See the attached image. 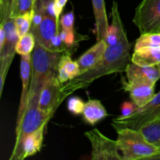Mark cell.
Masks as SVG:
<instances>
[{"instance_id": "d4e9b609", "label": "cell", "mask_w": 160, "mask_h": 160, "mask_svg": "<svg viewBox=\"0 0 160 160\" xmlns=\"http://www.w3.org/2000/svg\"><path fill=\"white\" fill-rule=\"evenodd\" d=\"M15 0H0V24L11 18Z\"/></svg>"}, {"instance_id": "e0dca14e", "label": "cell", "mask_w": 160, "mask_h": 160, "mask_svg": "<svg viewBox=\"0 0 160 160\" xmlns=\"http://www.w3.org/2000/svg\"><path fill=\"white\" fill-rule=\"evenodd\" d=\"M80 75V68L77 61L72 60L70 53H63L58 64L57 77L62 84Z\"/></svg>"}, {"instance_id": "f546056e", "label": "cell", "mask_w": 160, "mask_h": 160, "mask_svg": "<svg viewBox=\"0 0 160 160\" xmlns=\"http://www.w3.org/2000/svg\"><path fill=\"white\" fill-rule=\"evenodd\" d=\"M137 106L131 102H125L121 107V115L120 117H128L135 111Z\"/></svg>"}, {"instance_id": "6da1fadb", "label": "cell", "mask_w": 160, "mask_h": 160, "mask_svg": "<svg viewBox=\"0 0 160 160\" xmlns=\"http://www.w3.org/2000/svg\"><path fill=\"white\" fill-rule=\"evenodd\" d=\"M131 45L126 31L123 29L118 42L113 45H107L102 59L94 68L62 84V93L68 97L79 89L88 88L94 81L102 77L126 71L128 66L132 62Z\"/></svg>"}, {"instance_id": "ffe728a7", "label": "cell", "mask_w": 160, "mask_h": 160, "mask_svg": "<svg viewBox=\"0 0 160 160\" xmlns=\"http://www.w3.org/2000/svg\"><path fill=\"white\" fill-rule=\"evenodd\" d=\"M141 132L148 142L160 148V117L144 127Z\"/></svg>"}, {"instance_id": "2e32d148", "label": "cell", "mask_w": 160, "mask_h": 160, "mask_svg": "<svg viewBox=\"0 0 160 160\" xmlns=\"http://www.w3.org/2000/svg\"><path fill=\"white\" fill-rule=\"evenodd\" d=\"M94 17L95 20V31L97 40L106 39L109 33V23L106 14L105 0H92Z\"/></svg>"}, {"instance_id": "277c9868", "label": "cell", "mask_w": 160, "mask_h": 160, "mask_svg": "<svg viewBox=\"0 0 160 160\" xmlns=\"http://www.w3.org/2000/svg\"><path fill=\"white\" fill-rule=\"evenodd\" d=\"M39 97H28L23 115L16 128V142L9 159L13 160L18 153L23 139L43 124L48 123L54 112H47L38 107Z\"/></svg>"}, {"instance_id": "4316f807", "label": "cell", "mask_w": 160, "mask_h": 160, "mask_svg": "<svg viewBox=\"0 0 160 160\" xmlns=\"http://www.w3.org/2000/svg\"><path fill=\"white\" fill-rule=\"evenodd\" d=\"M68 48L69 47L62 40L59 33L56 34L52 40L50 50L53 52H65Z\"/></svg>"}, {"instance_id": "ac0fdd59", "label": "cell", "mask_w": 160, "mask_h": 160, "mask_svg": "<svg viewBox=\"0 0 160 160\" xmlns=\"http://www.w3.org/2000/svg\"><path fill=\"white\" fill-rule=\"evenodd\" d=\"M82 114L85 121L91 125H95L108 115L101 102L97 99H89L85 102Z\"/></svg>"}, {"instance_id": "5bb4252c", "label": "cell", "mask_w": 160, "mask_h": 160, "mask_svg": "<svg viewBox=\"0 0 160 160\" xmlns=\"http://www.w3.org/2000/svg\"><path fill=\"white\" fill-rule=\"evenodd\" d=\"M125 73L128 82L146 81L156 84L160 79V70L157 65L140 66L131 62Z\"/></svg>"}, {"instance_id": "8992f818", "label": "cell", "mask_w": 160, "mask_h": 160, "mask_svg": "<svg viewBox=\"0 0 160 160\" xmlns=\"http://www.w3.org/2000/svg\"><path fill=\"white\" fill-rule=\"evenodd\" d=\"M5 31V41L2 46H0V96L3 92L5 81L8 71L17 52V44L19 37L14 17L8 19L1 23Z\"/></svg>"}, {"instance_id": "7402d4cb", "label": "cell", "mask_w": 160, "mask_h": 160, "mask_svg": "<svg viewBox=\"0 0 160 160\" xmlns=\"http://www.w3.org/2000/svg\"><path fill=\"white\" fill-rule=\"evenodd\" d=\"M35 45L36 42L34 35L29 31L19 38L17 44V53L20 56L31 54Z\"/></svg>"}, {"instance_id": "30bf717a", "label": "cell", "mask_w": 160, "mask_h": 160, "mask_svg": "<svg viewBox=\"0 0 160 160\" xmlns=\"http://www.w3.org/2000/svg\"><path fill=\"white\" fill-rule=\"evenodd\" d=\"M62 84L59 81L57 74L53 77L41 92L38 107L47 112H54L67 97L62 92Z\"/></svg>"}, {"instance_id": "cb8c5ba5", "label": "cell", "mask_w": 160, "mask_h": 160, "mask_svg": "<svg viewBox=\"0 0 160 160\" xmlns=\"http://www.w3.org/2000/svg\"><path fill=\"white\" fill-rule=\"evenodd\" d=\"M33 17H34V13H28L14 17L19 37H21L29 32L31 24H32Z\"/></svg>"}, {"instance_id": "52a82bcc", "label": "cell", "mask_w": 160, "mask_h": 160, "mask_svg": "<svg viewBox=\"0 0 160 160\" xmlns=\"http://www.w3.org/2000/svg\"><path fill=\"white\" fill-rule=\"evenodd\" d=\"M133 22L141 34L160 32V0H142L136 8Z\"/></svg>"}, {"instance_id": "d6986e66", "label": "cell", "mask_w": 160, "mask_h": 160, "mask_svg": "<svg viewBox=\"0 0 160 160\" xmlns=\"http://www.w3.org/2000/svg\"><path fill=\"white\" fill-rule=\"evenodd\" d=\"M59 23L62 29L59 30V34L64 43L68 47L72 46L75 42L74 32V12L70 11V12L64 14L59 20Z\"/></svg>"}, {"instance_id": "603a6c76", "label": "cell", "mask_w": 160, "mask_h": 160, "mask_svg": "<svg viewBox=\"0 0 160 160\" xmlns=\"http://www.w3.org/2000/svg\"><path fill=\"white\" fill-rule=\"evenodd\" d=\"M34 3L35 0H15L11 17H17L28 13H34Z\"/></svg>"}, {"instance_id": "3957f363", "label": "cell", "mask_w": 160, "mask_h": 160, "mask_svg": "<svg viewBox=\"0 0 160 160\" xmlns=\"http://www.w3.org/2000/svg\"><path fill=\"white\" fill-rule=\"evenodd\" d=\"M117 132V145L123 160L160 159V148L148 142L141 131L125 128Z\"/></svg>"}, {"instance_id": "f1b7e54d", "label": "cell", "mask_w": 160, "mask_h": 160, "mask_svg": "<svg viewBox=\"0 0 160 160\" xmlns=\"http://www.w3.org/2000/svg\"><path fill=\"white\" fill-rule=\"evenodd\" d=\"M67 1L68 0H53L52 12L58 20H59V17L67 3Z\"/></svg>"}, {"instance_id": "ba28073f", "label": "cell", "mask_w": 160, "mask_h": 160, "mask_svg": "<svg viewBox=\"0 0 160 160\" xmlns=\"http://www.w3.org/2000/svg\"><path fill=\"white\" fill-rule=\"evenodd\" d=\"M84 136L92 145V160H123L117 140L109 138L96 128L85 132Z\"/></svg>"}, {"instance_id": "9a60e30c", "label": "cell", "mask_w": 160, "mask_h": 160, "mask_svg": "<svg viewBox=\"0 0 160 160\" xmlns=\"http://www.w3.org/2000/svg\"><path fill=\"white\" fill-rule=\"evenodd\" d=\"M106 48L107 43L104 39H102L98 41L96 44L86 51L77 60L79 65L80 74H82L94 68L102 59Z\"/></svg>"}, {"instance_id": "7a4b0ae2", "label": "cell", "mask_w": 160, "mask_h": 160, "mask_svg": "<svg viewBox=\"0 0 160 160\" xmlns=\"http://www.w3.org/2000/svg\"><path fill=\"white\" fill-rule=\"evenodd\" d=\"M64 52H58L36 44L31 53V78L28 97H40L47 83L57 74L58 64Z\"/></svg>"}, {"instance_id": "7c38bea8", "label": "cell", "mask_w": 160, "mask_h": 160, "mask_svg": "<svg viewBox=\"0 0 160 160\" xmlns=\"http://www.w3.org/2000/svg\"><path fill=\"white\" fill-rule=\"evenodd\" d=\"M20 77L22 81V92L17 113V125L20 123L28 102L31 78V54L20 57Z\"/></svg>"}, {"instance_id": "83f0119b", "label": "cell", "mask_w": 160, "mask_h": 160, "mask_svg": "<svg viewBox=\"0 0 160 160\" xmlns=\"http://www.w3.org/2000/svg\"><path fill=\"white\" fill-rule=\"evenodd\" d=\"M53 0H35L34 13L43 14L52 5Z\"/></svg>"}, {"instance_id": "5b68a950", "label": "cell", "mask_w": 160, "mask_h": 160, "mask_svg": "<svg viewBox=\"0 0 160 160\" xmlns=\"http://www.w3.org/2000/svg\"><path fill=\"white\" fill-rule=\"evenodd\" d=\"M160 117V92L156 94L152 99L128 117H118L112 120V126L116 131L121 129L141 131L144 127Z\"/></svg>"}, {"instance_id": "4dcf8cb0", "label": "cell", "mask_w": 160, "mask_h": 160, "mask_svg": "<svg viewBox=\"0 0 160 160\" xmlns=\"http://www.w3.org/2000/svg\"><path fill=\"white\" fill-rule=\"evenodd\" d=\"M158 67H159V70H160V63H159V64H158Z\"/></svg>"}, {"instance_id": "8fae6325", "label": "cell", "mask_w": 160, "mask_h": 160, "mask_svg": "<svg viewBox=\"0 0 160 160\" xmlns=\"http://www.w3.org/2000/svg\"><path fill=\"white\" fill-rule=\"evenodd\" d=\"M155 85L146 81H132L123 83L124 91L129 92L133 102L137 107H142L149 102L155 96Z\"/></svg>"}, {"instance_id": "9c48e42d", "label": "cell", "mask_w": 160, "mask_h": 160, "mask_svg": "<svg viewBox=\"0 0 160 160\" xmlns=\"http://www.w3.org/2000/svg\"><path fill=\"white\" fill-rule=\"evenodd\" d=\"M59 20L48 11L44 12L40 23L37 25H31L30 32L35 39L36 44L42 45L50 50L51 42L56 34L59 31Z\"/></svg>"}, {"instance_id": "484cf974", "label": "cell", "mask_w": 160, "mask_h": 160, "mask_svg": "<svg viewBox=\"0 0 160 160\" xmlns=\"http://www.w3.org/2000/svg\"><path fill=\"white\" fill-rule=\"evenodd\" d=\"M84 104L85 103L78 97H73L70 98L68 101L67 107L70 112H73V114H81L84 110Z\"/></svg>"}, {"instance_id": "4fadbf2b", "label": "cell", "mask_w": 160, "mask_h": 160, "mask_svg": "<svg viewBox=\"0 0 160 160\" xmlns=\"http://www.w3.org/2000/svg\"><path fill=\"white\" fill-rule=\"evenodd\" d=\"M48 123L42 125L31 134H28L22 142L18 153L13 160H23L39 152L44 141V134Z\"/></svg>"}, {"instance_id": "44dd1931", "label": "cell", "mask_w": 160, "mask_h": 160, "mask_svg": "<svg viewBox=\"0 0 160 160\" xmlns=\"http://www.w3.org/2000/svg\"><path fill=\"white\" fill-rule=\"evenodd\" d=\"M158 47H160V32L145 33L141 34L140 37L136 40L134 50Z\"/></svg>"}]
</instances>
